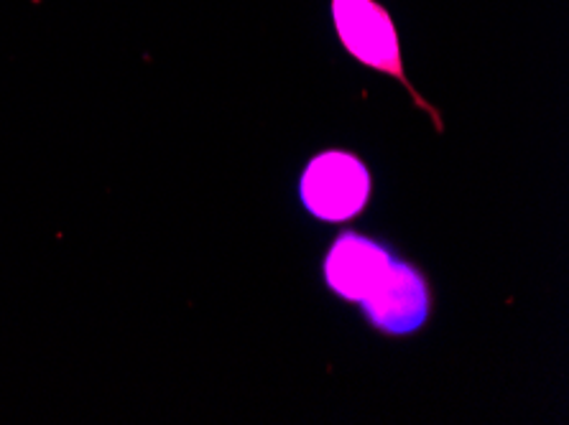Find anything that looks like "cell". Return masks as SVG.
<instances>
[{"mask_svg":"<svg viewBox=\"0 0 569 425\" xmlns=\"http://www.w3.org/2000/svg\"><path fill=\"white\" fill-rule=\"evenodd\" d=\"M330 8L335 31H338L345 51L352 59H358L360 64L399 80L407 87L411 100L417 102V108L432 118L437 133H442L445 125L439 110L432 102L421 98L417 87L407 77V69H403L399 31H396L391 11L383 3H378V0H330Z\"/></svg>","mask_w":569,"mask_h":425,"instance_id":"6da1fadb","label":"cell"},{"mask_svg":"<svg viewBox=\"0 0 569 425\" xmlns=\"http://www.w3.org/2000/svg\"><path fill=\"white\" fill-rule=\"evenodd\" d=\"M370 173L352 153L327 151L309 161L301 176V199L317 220L342 222L368 204Z\"/></svg>","mask_w":569,"mask_h":425,"instance_id":"7a4b0ae2","label":"cell"},{"mask_svg":"<svg viewBox=\"0 0 569 425\" xmlns=\"http://www.w3.org/2000/svg\"><path fill=\"white\" fill-rule=\"evenodd\" d=\"M393 257L381 242L358 232H345L325 260L327 285L345 301H363L381 283Z\"/></svg>","mask_w":569,"mask_h":425,"instance_id":"277c9868","label":"cell"},{"mask_svg":"<svg viewBox=\"0 0 569 425\" xmlns=\"http://www.w3.org/2000/svg\"><path fill=\"white\" fill-rule=\"evenodd\" d=\"M360 303H363L370 324L396 336L417 332L432 308L425 275L401 260H393L381 283Z\"/></svg>","mask_w":569,"mask_h":425,"instance_id":"3957f363","label":"cell"}]
</instances>
